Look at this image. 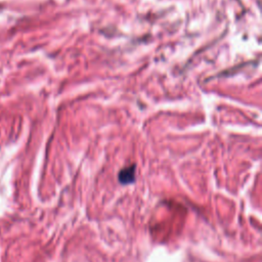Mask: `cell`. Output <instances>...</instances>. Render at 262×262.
Wrapping results in <instances>:
<instances>
[{
  "label": "cell",
  "instance_id": "obj_1",
  "mask_svg": "<svg viewBox=\"0 0 262 262\" xmlns=\"http://www.w3.org/2000/svg\"><path fill=\"white\" fill-rule=\"evenodd\" d=\"M134 175H135V167L130 166L121 170L119 174V179L122 183H130L134 180Z\"/></svg>",
  "mask_w": 262,
  "mask_h": 262
}]
</instances>
